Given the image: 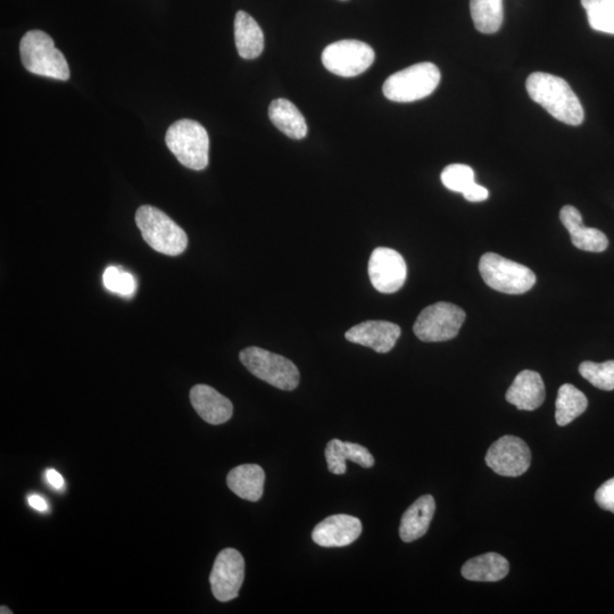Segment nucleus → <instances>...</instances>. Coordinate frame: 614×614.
<instances>
[{"instance_id":"1","label":"nucleus","mask_w":614,"mask_h":614,"mask_svg":"<svg viewBox=\"0 0 614 614\" xmlns=\"http://www.w3.org/2000/svg\"><path fill=\"white\" fill-rule=\"evenodd\" d=\"M526 88L530 98L554 119L568 126H580L584 122L583 105L566 80L549 73L535 72L528 77Z\"/></svg>"},{"instance_id":"2","label":"nucleus","mask_w":614,"mask_h":614,"mask_svg":"<svg viewBox=\"0 0 614 614\" xmlns=\"http://www.w3.org/2000/svg\"><path fill=\"white\" fill-rule=\"evenodd\" d=\"M20 54L24 68L36 76L61 81L70 79V68L65 56L46 32H27L20 43Z\"/></svg>"},{"instance_id":"3","label":"nucleus","mask_w":614,"mask_h":614,"mask_svg":"<svg viewBox=\"0 0 614 614\" xmlns=\"http://www.w3.org/2000/svg\"><path fill=\"white\" fill-rule=\"evenodd\" d=\"M136 223L145 242L154 251L178 256L187 250L188 237L185 230L156 207L151 205L139 207Z\"/></svg>"},{"instance_id":"4","label":"nucleus","mask_w":614,"mask_h":614,"mask_svg":"<svg viewBox=\"0 0 614 614\" xmlns=\"http://www.w3.org/2000/svg\"><path fill=\"white\" fill-rule=\"evenodd\" d=\"M165 143L184 167L202 171L209 165L210 138L201 123L188 119L174 122Z\"/></svg>"},{"instance_id":"5","label":"nucleus","mask_w":614,"mask_h":614,"mask_svg":"<svg viewBox=\"0 0 614 614\" xmlns=\"http://www.w3.org/2000/svg\"><path fill=\"white\" fill-rule=\"evenodd\" d=\"M441 82V71L434 63L414 64L389 77L384 84V95L396 103H412L433 94Z\"/></svg>"},{"instance_id":"6","label":"nucleus","mask_w":614,"mask_h":614,"mask_svg":"<svg viewBox=\"0 0 614 614\" xmlns=\"http://www.w3.org/2000/svg\"><path fill=\"white\" fill-rule=\"evenodd\" d=\"M479 272L488 287L503 294H525L536 284L533 271L496 253L481 256Z\"/></svg>"},{"instance_id":"7","label":"nucleus","mask_w":614,"mask_h":614,"mask_svg":"<svg viewBox=\"0 0 614 614\" xmlns=\"http://www.w3.org/2000/svg\"><path fill=\"white\" fill-rule=\"evenodd\" d=\"M239 359L252 375L281 391H294L300 385V371L284 356L252 346L240 352Z\"/></svg>"},{"instance_id":"8","label":"nucleus","mask_w":614,"mask_h":614,"mask_svg":"<svg viewBox=\"0 0 614 614\" xmlns=\"http://www.w3.org/2000/svg\"><path fill=\"white\" fill-rule=\"evenodd\" d=\"M464 320L466 312L461 307L439 302L426 307L420 313L413 331L422 342H447L458 336Z\"/></svg>"},{"instance_id":"9","label":"nucleus","mask_w":614,"mask_h":614,"mask_svg":"<svg viewBox=\"0 0 614 614\" xmlns=\"http://www.w3.org/2000/svg\"><path fill=\"white\" fill-rule=\"evenodd\" d=\"M373 49L359 40H340L322 53L325 68L343 78L358 77L375 62Z\"/></svg>"},{"instance_id":"10","label":"nucleus","mask_w":614,"mask_h":614,"mask_svg":"<svg viewBox=\"0 0 614 614\" xmlns=\"http://www.w3.org/2000/svg\"><path fill=\"white\" fill-rule=\"evenodd\" d=\"M245 579V560L235 549H226L215 559L210 575L212 593L220 602L237 599Z\"/></svg>"},{"instance_id":"11","label":"nucleus","mask_w":614,"mask_h":614,"mask_svg":"<svg viewBox=\"0 0 614 614\" xmlns=\"http://www.w3.org/2000/svg\"><path fill=\"white\" fill-rule=\"evenodd\" d=\"M485 461L497 475L519 477L530 467L531 452L521 438L504 436L489 447Z\"/></svg>"},{"instance_id":"12","label":"nucleus","mask_w":614,"mask_h":614,"mask_svg":"<svg viewBox=\"0 0 614 614\" xmlns=\"http://www.w3.org/2000/svg\"><path fill=\"white\" fill-rule=\"evenodd\" d=\"M371 284L379 293L394 294L400 290L408 277L404 257L392 248L379 247L369 260Z\"/></svg>"},{"instance_id":"13","label":"nucleus","mask_w":614,"mask_h":614,"mask_svg":"<svg viewBox=\"0 0 614 614\" xmlns=\"http://www.w3.org/2000/svg\"><path fill=\"white\" fill-rule=\"evenodd\" d=\"M361 534L360 519L347 514H335L315 526L312 539L315 544L322 547H344L354 543Z\"/></svg>"},{"instance_id":"14","label":"nucleus","mask_w":614,"mask_h":614,"mask_svg":"<svg viewBox=\"0 0 614 614\" xmlns=\"http://www.w3.org/2000/svg\"><path fill=\"white\" fill-rule=\"evenodd\" d=\"M400 336V326L388 321L362 322L345 334L348 342L370 347L380 354L391 352Z\"/></svg>"},{"instance_id":"15","label":"nucleus","mask_w":614,"mask_h":614,"mask_svg":"<svg viewBox=\"0 0 614 614\" xmlns=\"http://www.w3.org/2000/svg\"><path fill=\"white\" fill-rule=\"evenodd\" d=\"M193 408L205 422L218 426L234 414V405L211 386L196 385L189 394Z\"/></svg>"},{"instance_id":"16","label":"nucleus","mask_w":614,"mask_h":614,"mask_svg":"<svg viewBox=\"0 0 614 614\" xmlns=\"http://www.w3.org/2000/svg\"><path fill=\"white\" fill-rule=\"evenodd\" d=\"M560 220L569 231L572 244L585 252L601 253L607 250L609 239L599 229L584 226L582 213L576 207L563 206Z\"/></svg>"},{"instance_id":"17","label":"nucleus","mask_w":614,"mask_h":614,"mask_svg":"<svg viewBox=\"0 0 614 614\" xmlns=\"http://www.w3.org/2000/svg\"><path fill=\"white\" fill-rule=\"evenodd\" d=\"M545 385L541 375L536 371H521L514 379L506 401L521 411H535L545 401Z\"/></svg>"},{"instance_id":"18","label":"nucleus","mask_w":614,"mask_h":614,"mask_svg":"<svg viewBox=\"0 0 614 614\" xmlns=\"http://www.w3.org/2000/svg\"><path fill=\"white\" fill-rule=\"evenodd\" d=\"M436 502L433 496L423 495L405 511L401 520L400 536L405 543L425 536L434 519Z\"/></svg>"},{"instance_id":"19","label":"nucleus","mask_w":614,"mask_h":614,"mask_svg":"<svg viewBox=\"0 0 614 614\" xmlns=\"http://www.w3.org/2000/svg\"><path fill=\"white\" fill-rule=\"evenodd\" d=\"M326 460L329 471L334 475L345 474L347 460L359 464L362 468H372L375 466V458H373L367 448L359 444L343 442L340 439H333V441L328 443Z\"/></svg>"},{"instance_id":"20","label":"nucleus","mask_w":614,"mask_h":614,"mask_svg":"<svg viewBox=\"0 0 614 614\" xmlns=\"http://www.w3.org/2000/svg\"><path fill=\"white\" fill-rule=\"evenodd\" d=\"M265 472L257 464H242L229 472L227 484L240 499L257 502L264 492Z\"/></svg>"},{"instance_id":"21","label":"nucleus","mask_w":614,"mask_h":614,"mask_svg":"<svg viewBox=\"0 0 614 614\" xmlns=\"http://www.w3.org/2000/svg\"><path fill=\"white\" fill-rule=\"evenodd\" d=\"M509 561L497 553H486L464 563L462 576L471 582L495 583L508 576Z\"/></svg>"},{"instance_id":"22","label":"nucleus","mask_w":614,"mask_h":614,"mask_svg":"<svg viewBox=\"0 0 614 614\" xmlns=\"http://www.w3.org/2000/svg\"><path fill=\"white\" fill-rule=\"evenodd\" d=\"M235 41L238 54L244 60H255L263 53V31L259 23L244 11L236 14Z\"/></svg>"},{"instance_id":"23","label":"nucleus","mask_w":614,"mask_h":614,"mask_svg":"<svg viewBox=\"0 0 614 614\" xmlns=\"http://www.w3.org/2000/svg\"><path fill=\"white\" fill-rule=\"evenodd\" d=\"M269 118L275 127L289 138L301 140L307 135L303 114L288 99H275L269 106Z\"/></svg>"},{"instance_id":"24","label":"nucleus","mask_w":614,"mask_h":614,"mask_svg":"<svg viewBox=\"0 0 614 614\" xmlns=\"http://www.w3.org/2000/svg\"><path fill=\"white\" fill-rule=\"evenodd\" d=\"M555 408V420L560 427H566L587 410L588 400L574 385L564 384L559 389Z\"/></svg>"},{"instance_id":"25","label":"nucleus","mask_w":614,"mask_h":614,"mask_svg":"<svg viewBox=\"0 0 614 614\" xmlns=\"http://www.w3.org/2000/svg\"><path fill=\"white\" fill-rule=\"evenodd\" d=\"M470 12L476 29L492 35L502 27L503 0H470Z\"/></svg>"},{"instance_id":"26","label":"nucleus","mask_w":614,"mask_h":614,"mask_svg":"<svg viewBox=\"0 0 614 614\" xmlns=\"http://www.w3.org/2000/svg\"><path fill=\"white\" fill-rule=\"evenodd\" d=\"M582 5L592 29L614 35V0H582Z\"/></svg>"},{"instance_id":"27","label":"nucleus","mask_w":614,"mask_h":614,"mask_svg":"<svg viewBox=\"0 0 614 614\" xmlns=\"http://www.w3.org/2000/svg\"><path fill=\"white\" fill-rule=\"evenodd\" d=\"M579 373L588 383L602 391L611 392L614 389V361L583 362L579 365Z\"/></svg>"},{"instance_id":"28","label":"nucleus","mask_w":614,"mask_h":614,"mask_svg":"<svg viewBox=\"0 0 614 614\" xmlns=\"http://www.w3.org/2000/svg\"><path fill=\"white\" fill-rule=\"evenodd\" d=\"M443 185L455 193L463 194L474 184L475 171L466 164H451L448 165L442 172L441 176Z\"/></svg>"},{"instance_id":"29","label":"nucleus","mask_w":614,"mask_h":614,"mask_svg":"<svg viewBox=\"0 0 614 614\" xmlns=\"http://www.w3.org/2000/svg\"><path fill=\"white\" fill-rule=\"evenodd\" d=\"M103 281L104 286L112 293L122 296H132L136 293L137 281L135 277L119 268H107L104 272Z\"/></svg>"},{"instance_id":"30","label":"nucleus","mask_w":614,"mask_h":614,"mask_svg":"<svg viewBox=\"0 0 614 614\" xmlns=\"http://www.w3.org/2000/svg\"><path fill=\"white\" fill-rule=\"evenodd\" d=\"M595 501L601 509L614 513V478L605 481V483L597 489Z\"/></svg>"},{"instance_id":"31","label":"nucleus","mask_w":614,"mask_h":614,"mask_svg":"<svg viewBox=\"0 0 614 614\" xmlns=\"http://www.w3.org/2000/svg\"><path fill=\"white\" fill-rule=\"evenodd\" d=\"M462 195L468 202L479 203L486 201L489 197V192L485 187L474 182Z\"/></svg>"},{"instance_id":"32","label":"nucleus","mask_w":614,"mask_h":614,"mask_svg":"<svg viewBox=\"0 0 614 614\" xmlns=\"http://www.w3.org/2000/svg\"><path fill=\"white\" fill-rule=\"evenodd\" d=\"M46 477H47V481L49 485H51L55 489L63 488L64 479L60 474H58L56 470H53V469L47 470Z\"/></svg>"},{"instance_id":"33","label":"nucleus","mask_w":614,"mask_h":614,"mask_svg":"<svg viewBox=\"0 0 614 614\" xmlns=\"http://www.w3.org/2000/svg\"><path fill=\"white\" fill-rule=\"evenodd\" d=\"M29 504L31 506V508L39 511V512H45L48 510V504L47 502L43 499V497L37 495V494H33L31 496H29Z\"/></svg>"},{"instance_id":"34","label":"nucleus","mask_w":614,"mask_h":614,"mask_svg":"<svg viewBox=\"0 0 614 614\" xmlns=\"http://www.w3.org/2000/svg\"><path fill=\"white\" fill-rule=\"evenodd\" d=\"M0 609H2V610H0V613H2V614H7V613L12 614L13 613V611H10V610H8V608H5V607H2Z\"/></svg>"}]
</instances>
